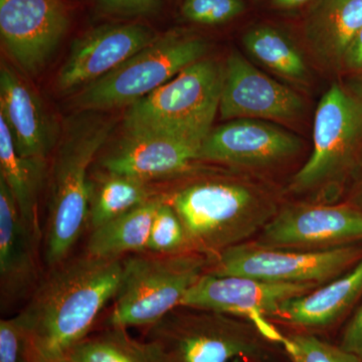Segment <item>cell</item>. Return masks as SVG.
<instances>
[{"instance_id":"obj_1","label":"cell","mask_w":362,"mask_h":362,"mask_svg":"<svg viewBox=\"0 0 362 362\" xmlns=\"http://www.w3.org/2000/svg\"><path fill=\"white\" fill-rule=\"evenodd\" d=\"M124 259L89 256L54 267L18 314L30 361L68 356L89 337L98 317L114 300Z\"/></svg>"},{"instance_id":"obj_2","label":"cell","mask_w":362,"mask_h":362,"mask_svg":"<svg viewBox=\"0 0 362 362\" xmlns=\"http://www.w3.org/2000/svg\"><path fill=\"white\" fill-rule=\"evenodd\" d=\"M166 199L182 221L190 251L209 261L259 235L278 211L265 192L239 181H202Z\"/></svg>"},{"instance_id":"obj_3","label":"cell","mask_w":362,"mask_h":362,"mask_svg":"<svg viewBox=\"0 0 362 362\" xmlns=\"http://www.w3.org/2000/svg\"><path fill=\"white\" fill-rule=\"evenodd\" d=\"M362 170V87L334 83L316 109L313 151L289 190L332 202Z\"/></svg>"},{"instance_id":"obj_4","label":"cell","mask_w":362,"mask_h":362,"mask_svg":"<svg viewBox=\"0 0 362 362\" xmlns=\"http://www.w3.org/2000/svg\"><path fill=\"white\" fill-rule=\"evenodd\" d=\"M113 126L83 121L66 133L52 166L51 192L45 233V261L54 268L66 257L88 226L93 183L88 171Z\"/></svg>"},{"instance_id":"obj_5","label":"cell","mask_w":362,"mask_h":362,"mask_svg":"<svg viewBox=\"0 0 362 362\" xmlns=\"http://www.w3.org/2000/svg\"><path fill=\"white\" fill-rule=\"evenodd\" d=\"M211 261L195 252H137L123 259L120 286L106 326L149 328L180 307L183 298L209 271Z\"/></svg>"},{"instance_id":"obj_6","label":"cell","mask_w":362,"mask_h":362,"mask_svg":"<svg viewBox=\"0 0 362 362\" xmlns=\"http://www.w3.org/2000/svg\"><path fill=\"white\" fill-rule=\"evenodd\" d=\"M223 82V65L199 59L131 105L126 129L165 133L202 146L213 130Z\"/></svg>"},{"instance_id":"obj_7","label":"cell","mask_w":362,"mask_h":362,"mask_svg":"<svg viewBox=\"0 0 362 362\" xmlns=\"http://www.w3.org/2000/svg\"><path fill=\"white\" fill-rule=\"evenodd\" d=\"M207 49L206 40L197 35L180 32L159 35L122 65L86 86L78 94V106L85 110L131 106L204 59Z\"/></svg>"},{"instance_id":"obj_8","label":"cell","mask_w":362,"mask_h":362,"mask_svg":"<svg viewBox=\"0 0 362 362\" xmlns=\"http://www.w3.org/2000/svg\"><path fill=\"white\" fill-rule=\"evenodd\" d=\"M146 330L163 362L250 361L261 351L252 324L213 311L178 307Z\"/></svg>"},{"instance_id":"obj_9","label":"cell","mask_w":362,"mask_h":362,"mask_svg":"<svg viewBox=\"0 0 362 362\" xmlns=\"http://www.w3.org/2000/svg\"><path fill=\"white\" fill-rule=\"evenodd\" d=\"M361 259L359 244L328 251H296L259 246L249 240L214 257L207 272L272 282L322 286L351 270Z\"/></svg>"},{"instance_id":"obj_10","label":"cell","mask_w":362,"mask_h":362,"mask_svg":"<svg viewBox=\"0 0 362 362\" xmlns=\"http://www.w3.org/2000/svg\"><path fill=\"white\" fill-rule=\"evenodd\" d=\"M314 284L272 282L243 276H220L206 272L187 293L180 307L242 318L269 341L282 344L285 337L268 317H277L281 307L318 288Z\"/></svg>"},{"instance_id":"obj_11","label":"cell","mask_w":362,"mask_h":362,"mask_svg":"<svg viewBox=\"0 0 362 362\" xmlns=\"http://www.w3.org/2000/svg\"><path fill=\"white\" fill-rule=\"evenodd\" d=\"M259 246L328 251L362 242V209L354 204L298 202L278 209L254 240Z\"/></svg>"},{"instance_id":"obj_12","label":"cell","mask_w":362,"mask_h":362,"mask_svg":"<svg viewBox=\"0 0 362 362\" xmlns=\"http://www.w3.org/2000/svg\"><path fill=\"white\" fill-rule=\"evenodd\" d=\"M70 25L63 0H0V35L7 52L28 74L39 73Z\"/></svg>"},{"instance_id":"obj_13","label":"cell","mask_w":362,"mask_h":362,"mask_svg":"<svg viewBox=\"0 0 362 362\" xmlns=\"http://www.w3.org/2000/svg\"><path fill=\"white\" fill-rule=\"evenodd\" d=\"M304 108L299 94L259 71L240 52L228 57L218 107L221 119L293 121Z\"/></svg>"},{"instance_id":"obj_14","label":"cell","mask_w":362,"mask_h":362,"mask_svg":"<svg viewBox=\"0 0 362 362\" xmlns=\"http://www.w3.org/2000/svg\"><path fill=\"white\" fill-rule=\"evenodd\" d=\"M301 141L292 133L257 119H235L211 131L199 161L246 169L270 168L296 156Z\"/></svg>"},{"instance_id":"obj_15","label":"cell","mask_w":362,"mask_h":362,"mask_svg":"<svg viewBox=\"0 0 362 362\" xmlns=\"http://www.w3.org/2000/svg\"><path fill=\"white\" fill-rule=\"evenodd\" d=\"M159 35L140 23H117L94 28L74 40L57 77L61 92H71L99 80L151 44Z\"/></svg>"},{"instance_id":"obj_16","label":"cell","mask_w":362,"mask_h":362,"mask_svg":"<svg viewBox=\"0 0 362 362\" xmlns=\"http://www.w3.org/2000/svg\"><path fill=\"white\" fill-rule=\"evenodd\" d=\"M201 145L165 133L127 130L123 141L103 160L111 175L149 182L187 173L199 161Z\"/></svg>"},{"instance_id":"obj_17","label":"cell","mask_w":362,"mask_h":362,"mask_svg":"<svg viewBox=\"0 0 362 362\" xmlns=\"http://www.w3.org/2000/svg\"><path fill=\"white\" fill-rule=\"evenodd\" d=\"M0 117L21 156L45 160L51 148V134L42 105L25 81L6 64L0 69Z\"/></svg>"},{"instance_id":"obj_18","label":"cell","mask_w":362,"mask_h":362,"mask_svg":"<svg viewBox=\"0 0 362 362\" xmlns=\"http://www.w3.org/2000/svg\"><path fill=\"white\" fill-rule=\"evenodd\" d=\"M11 188L0 177V280L2 297L13 299L37 280V244Z\"/></svg>"},{"instance_id":"obj_19","label":"cell","mask_w":362,"mask_h":362,"mask_svg":"<svg viewBox=\"0 0 362 362\" xmlns=\"http://www.w3.org/2000/svg\"><path fill=\"white\" fill-rule=\"evenodd\" d=\"M361 298L362 259L334 280L286 302L277 318L307 329L327 327L349 313Z\"/></svg>"},{"instance_id":"obj_20","label":"cell","mask_w":362,"mask_h":362,"mask_svg":"<svg viewBox=\"0 0 362 362\" xmlns=\"http://www.w3.org/2000/svg\"><path fill=\"white\" fill-rule=\"evenodd\" d=\"M361 28L362 0H317L305 21L304 33L321 63L340 69Z\"/></svg>"},{"instance_id":"obj_21","label":"cell","mask_w":362,"mask_h":362,"mask_svg":"<svg viewBox=\"0 0 362 362\" xmlns=\"http://www.w3.org/2000/svg\"><path fill=\"white\" fill-rule=\"evenodd\" d=\"M0 177L13 192L23 221L40 240L39 197L45 177V160L28 158L16 151L6 123L0 117Z\"/></svg>"},{"instance_id":"obj_22","label":"cell","mask_w":362,"mask_h":362,"mask_svg":"<svg viewBox=\"0 0 362 362\" xmlns=\"http://www.w3.org/2000/svg\"><path fill=\"white\" fill-rule=\"evenodd\" d=\"M163 197L136 207L90 230L87 255L102 259H121L127 254L146 251L152 221Z\"/></svg>"},{"instance_id":"obj_23","label":"cell","mask_w":362,"mask_h":362,"mask_svg":"<svg viewBox=\"0 0 362 362\" xmlns=\"http://www.w3.org/2000/svg\"><path fill=\"white\" fill-rule=\"evenodd\" d=\"M247 52L269 70L292 81L304 83L309 70L301 52L284 33L269 25L250 28L243 35Z\"/></svg>"},{"instance_id":"obj_24","label":"cell","mask_w":362,"mask_h":362,"mask_svg":"<svg viewBox=\"0 0 362 362\" xmlns=\"http://www.w3.org/2000/svg\"><path fill=\"white\" fill-rule=\"evenodd\" d=\"M68 356L75 362H163L152 343L135 339L125 328L111 326L86 337Z\"/></svg>"},{"instance_id":"obj_25","label":"cell","mask_w":362,"mask_h":362,"mask_svg":"<svg viewBox=\"0 0 362 362\" xmlns=\"http://www.w3.org/2000/svg\"><path fill=\"white\" fill-rule=\"evenodd\" d=\"M156 197L146 181L109 173L99 187H93L88 226L94 230Z\"/></svg>"},{"instance_id":"obj_26","label":"cell","mask_w":362,"mask_h":362,"mask_svg":"<svg viewBox=\"0 0 362 362\" xmlns=\"http://www.w3.org/2000/svg\"><path fill=\"white\" fill-rule=\"evenodd\" d=\"M145 252L157 255L192 252L182 221L166 197L154 216Z\"/></svg>"},{"instance_id":"obj_27","label":"cell","mask_w":362,"mask_h":362,"mask_svg":"<svg viewBox=\"0 0 362 362\" xmlns=\"http://www.w3.org/2000/svg\"><path fill=\"white\" fill-rule=\"evenodd\" d=\"M292 362H362L361 357L308 333L285 337L282 344Z\"/></svg>"},{"instance_id":"obj_28","label":"cell","mask_w":362,"mask_h":362,"mask_svg":"<svg viewBox=\"0 0 362 362\" xmlns=\"http://www.w3.org/2000/svg\"><path fill=\"white\" fill-rule=\"evenodd\" d=\"M243 0H183L181 13L190 23L221 25L244 13Z\"/></svg>"},{"instance_id":"obj_29","label":"cell","mask_w":362,"mask_h":362,"mask_svg":"<svg viewBox=\"0 0 362 362\" xmlns=\"http://www.w3.org/2000/svg\"><path fill=\"white\" fill-rule=\"evenodd\" d=\"M26 338L18 317L0 321V362H21Z\"/></svg>"},{"instance_id":"obj_30","label":"cell","mask_w":362,"mask_h":362,"mask_svg":"<svg viewBox=\"0 0 362 362\" xmlns=\"http://www.w3.org/2000/svg\"><path fill=\"white\" fill-rule=\"evenodd\" d=\"M104 13L117 16H142L156 13L161 0H98Z\"/></svg>"},{"instance_id":"obj_31","label":"cell","mask_w":362,"mask_h":362,"mask_svg":"<svg viewBox=\"0 0 362 362\" xmlns=\"http://www.w3.org/2000/svg\"><path fill=\"white\" fill-rule=\"evenodd\" d=\"M339 346L362 359V301L345 327Z\"/></svg>"},{"instance_id":"obj_32","label":"cell","mask_w":362,"mask_h":362,"mask_svg":"<svg viewBox=\"0 0 362 362\" xmlns=\"http://www.w3.org/2000/svg\"><path fill=\"white\" fill-rule=\"evenodd\" d=\"M342 68L362 82V28L345 52Z\"/></svg>"},{"instance_id":"obj_33","label":"cell","mask_w":362,"mask_h":362,"mask_svg":"<svg viewBox=\"0 0 362 362\" xmlns=\"http://www.w3.org/2000/svg\"><path fill=\"white\" fill-rule=\"evenodd\" d=\"M313 0H271L272 4L282 11H293L310 4Z\"/></svg>"},{"instance_id":"obj_34","label":"cell","mask_w":362,"mask_h":362,"mask_svg":"<svg viewBox=\"0 0 362 362\" xmlns=\"http://www.w3.org/2000/svg\"><path fill=\"white\" fill-rule=\"evenodd\" d=\"M350 204H354L362 209V180L359 181L358 185L354 189V194L350 199Z\"/></svg>"},{"instance_id":"obj_35","label":"cell","mask_w":362,"mask_h":362,"mask_svg":"<svg viewBox=\"0 0 362 362\" xmlns=\"http://www.w3.org/2000/svg\"><path fill=\"white\" fill-rule=\"evenodd\" d=\"M30 362H75L69 356L54 357V358H42V357H37L33 358Z\"/></svg>"},{"instance_id":"obj_36","label":"cell","mask_w":362,"mask_h":362,"mask_svg":"<svg viewBox=\"0 0 362 362\" xmlns=\"http://www.w3.org/2000/svg\"><path fill=\"white\" fill-rule=\"evenodd\" d=\"M247 359L240 358V359H237V361H235L233 362H247Z\"/></svg>"}]
</instances>
